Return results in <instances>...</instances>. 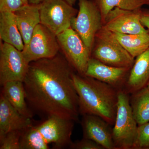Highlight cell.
Instances as JSON below:
<instances>
[{
	"mask_svg": "<svg viewBox=\"0 0 149 149\" xmlns=\"http://www.w3.org/2000/svg\"><path fill=\"white\" fill-rule=\"evenodd\" d=\"M24 5L22 0H0V12H14Z\"/></svg>",
	"mask_w": 149,
	"mask_h": 149,
	"instance_id": "obj_26",
	"label": "cell"
},
{
	"mask_svg": "<svg viewBox=\"0 0 149 149\" xmlns=\"http://www.w3.org/2000/svg\"><path fill=\"white\" fill-rule=\"evenodd\" d=\"M60 49L78 74L85 75L92 52L71 27L57 35Z\"/></svg>",
	"mask_w": 149,
	"mask_h": 149,
	"instance_id": "obj_7",
	"label": "cell"
},
{
	"mask_svg": "<svg viewBox=\"0 0 149 149\" xmlns=\"http://www.w3.org/2000/svg\"><path fill=\"white\" fill-rule=\"evenodd\" d=\"M33 125L32 118L22 115L1 93L0 97V139L14 131H23Z\"/></svg>",
	"mask_w": 149,
	"mask_h": 149,
	"instance_id": "obj_14",
	"label": "cell"
},
{
	"mask_svg": "<svg viewBox=\"0 0 149 149\" xmlns=\"http://www.w3.org/2000/svg\"><path fill=\"white\" fill-rule=\"evenodd\" d=\"M132 149H149V123L138 125Z\"/></svg>",
	"mask_w": 149,
	"mask_h": 149,
	"instance_id": "obj_23",
	"label": "cell"
},
{
	"mask_svg": "<svg viewBox=\"0 0 149 149\" xmlns=\"http://www.w3.org/2000/svg\"><path fill=\"white\" fill-rule=\"evenodd\" d=\"M142 8L128 10L116 7L108 13L102 27L112 32L124 34L149 33L141 21Z\"/></svg>",
	"mask_w": 149,
	"mask_h": 149,
	"instance_id": "obj_10",
	"label": "cell"
},
{
	"mask_svg": "<svg viewBox=\"0 0 149 149\" xmlns=\"http://www.w3.org/2000/svg\"><path fill=\"white\" fill-rule=\"evenodd\" d=\"M23 131H12L1 138L0 149H20V137Z\"/></svg>",
	"mask_w": 149,
	"mask_h": 149,
	"instance_id": "obj_24",
	"label": "cell"
},
{
	"mask_svg": "<svg viewBox=\"0 0 149 149\" xmlns=\"http://www.w3.org/2000/svg\"><path fill=\"white\" fill-rule=\"evenodd\" d=\"M101 14L103 22L108 13L114 8L128 10L142 8L144 5H149L148 0H94Z\"/></svg>",
	"mask_w": 149,
	"mask_h": 149,
	"instance_id": "obj_21",
	"label": "cell"
},
{
	"mask_svg": "<svg viewBox=\"0 0 149 149\" xmlns=\"http://www.w3.org/2000/svg\"><path fill=\"white\" fill-rule=\"evenodd\" d=\"M141 21L144 27H147L149 33V10L142 8Z\"/></svg>",
	"mask_w": 149,
	"mask_h": 149,
	"instance_id": "obj_27",
	"label": "cell"
},
{
	"mask_svg": "<svg viewBox=\"0 0 149 149\" xmlns=\"http://www.w3.org/2000/svg\"><path fill=\"white\" fill-rule=\"evenodd\" d=\"M44 0H28L29 4H30L39 5Z\"/></svg>",
	"mask_w": 149,
	"mask_h": 149,
	"instance_id": "obj_28",
	"label": "cell"
},
{
	"mask_svg": "<svg viewBox=\"0 0 149 149\" xmlns=\"http://www.w3.org/2000/svg\"><path fill=\"white\" fill-rule=\"evenodd\" d=\"M60 49L57 36L40 23L35 27L30 41L24 45L22 52L29 63L41 59L55 56Z\"/></svg>",
	"mask_w": 149,
	"mask_h": 149,
	"instance_id": "obj_8",
	"label": "cell"
},
{
	"mask_svg": "<svg viewBox=\"0 0 149 149\" xmlns=\"http://www.w3.org/2000/svg\"><path fill=\"white\" fill-rule=\"evenodd\" d=\"M22 1L23 2V3L24 4V5H27L29 4L28 0H22Z\"/></svg>",
	"mask_w": 149,
	"mask_h": 149,
	"instance_id": "obj_30",
	"label": "cell"
},
{
	"mask_svg": "<svg viewBox=\"0 0 149 149\" xmlns=\"http://www.w3.org/2000/svg\"><path fill=\"white\" fill-rule=\"evenodd\" d=\"M81 125L83 138L91 139L104 149H116L111 125L101 118L93 115H83Z\"/></svg>",
	"mask_w": 149,
	"mask_h": 149,
	"instance_id": "obj_13",
	"label": "cell"
},
{
	"mask_svg": "<svg viewBox=\"0 0 149 149\" xmlns=\"http://www.w3.org/2000/svg\"><path fill=\"white\" fill-rule=\"evenodd\" d=\"M39 6L40 23L56 36L71 27L77 11L65 0H44Z\"/></svg>",
	"mask_w": 149,
	"mask_h": 149,
	"instance_id": "obj_6",
	"label": "cell"
},
{
	"mask_svg": "<svg viewBox=\"0 0 149 149\" xmlns=\"http://www.w3.org/2000/svg\"><path fill=\"white\" fill-rule=\"evenodd\" d=\"M20 149H48L47 144L36 125L29 126L22 131L20 140Z\"/></svg>",
	"mask_w": 149,
	"mask_h": 149,
	"instance_id": "obj_22",
	"label": "cell"
},
{
	"mask_svg": "<svg viewBox=\"0 0 149 149\" xmlns=\"http://www.w3.org/2000/svg\"><path fill=\"white\" fill-rule=\"evenodd\" d=\"M138 128L130 105L129 94L124 89L119 90L116 117L112 128L115 149H132Z\"/></svg>",
	"mask_w": 149,
	"mask_h": 149,
	"instance_id": "obj_4",
	"label": "cell"
},
{
	"mask_svg": "<svg viewBox=\"0 0 149 149\" xmlns=\"http://www.w3.org/2000/svg\"><path fill=\"white\" fill-rule=\"evenodd\" d=\"M72 79L79 98L80 114L97 116L114 125L119 90L78 73H73Z\"/></svg>",
	"mask_w": 149,
	"mask_h": 149,
	"instance_id": "obj_2",
	"label": "cell"
},
{
	"mask_svg": "<svg viewBox=\"0 0 149 149\" xmlns=\"http://www.w3.org/2000/svg\"><path fill=\"white\" fill-rule=\"evenodd\" d=\"M130 95V107L138 125L149 122V88L146 86Z\"/></svg>",
	"mask_w": 149,
	"mask_h": 149,
	"instance_id": "obj_19",
	"label": "cell"
},
{
	"mask_svg": "<svg viewBox=\"0 0 149 149\" xmlns=\"http://www.w3.org/2000/svg\"><path fill=\"white\" fill-rule=\"evenodd\" d=\"M148 1H149V0H148Z\"/></svg>",
	"mask_w": 149,
	"mask_h": 149,
	"instance_id": "obj_32",
	"label": "cell"
},
{
	"mask_svg": "<svg viewBox=\"0 0 149 149\" xmlns=\"http://www.w3.org/2000/svg\"><path fill=\"white\" fill-rule=\"evenodd\" d=\"M124 90L129 95L147 86L149 80V47L136 58Z\"/></svg>",
	"mask_w": 149,
	"mask_h": 149,
	"instance_id": "obj_15",
	"label": "cell"
},
{
	"mask_svg": "<svg viewBox=\"0 0 149 149\" xmlns=\"http://www.w3.org/2000/svg\"><path fill=\"white\" fill-rule=\"evenodd\" d=\"M77 16L72 18L71 27L92 52L97 33L103 26L101 14L94 0H78Z\"/></svg>",
	"mask_w": 149,
	"mask_h": 149,
	"instance_id": "obj_5",
	"label": "cell"
},
{
	"mask_svg": "<svg viewBox=\"0 0 149 149\" xmlns=\"http://www.w3.org/2000/svg\"><path fill=\"white\" fill-rule=\"evenodd\" d=\"M91 57L110 66L130 69L135 60L120 45L113 32L103 27L95 37Z\"/></svg>",
	"mask_w": 149,
	"mask_h": 149,
	"instance_id": "obj_3",
	"label": "cell"
},
{
	"mask_svg": "<svg viewBox=\"0 0 149 149\" xmlns=\"http://www.w3.org/2000/svg\"><path fill=\"white\" fill-rule=\"evenodd\" d=\"M13 13L25 45L30 41L35 27L40 23L39 5H24Z\"/></svg>",
	"mask_w": 149,
	"mask_h": 149,
	"instance_id": "obj_16",
	"label": "cell"
},
{
	"mask_svg": "<svg viewBox=\"0 0 149 149\" xmlns=\"http://www.w3.org/2000/svg\"><path fill=\"white\" fill-rule=\"evenodd\" d=\"M29 63L22 51L3 42L0 48V84L2 86L9 81L23 82Z\"/></svg>",
	"mask_w": 149,
	"mask_h": 149,
	"instance_id": "obj_9",
	"label": "cell"
},
{
	"mask_svg": "<svg viewBox=\"0 0 149 149\" xmlns=\"http://www.w3.org/2000/svg\"><path fill=\"white\" fill-rule=\"evenodd\" d=\"M74 121L56 116L49 117L40 125H36L38 131L48 145L54 149L69 148Z\"/></svg>",
	"mask_w": 149,
	"mask_h": 149,
	"instance_id": "obj_11",
	"label": "cell"
},
{
	"mask_svg": "<svg viewBox=\"0 0 149 149\" xmlns=\"http://www.w3.org/2000/svg\"><path fill=\"white\" fill-rule=\"evenodd\" d=\"M113 33L120 45L134 58L149 47V33L139 34Z\"/></svg>",
	"mask_w": 149,
	"mask_h": 149,
	"instance_id": "obj_20",
	"label": "cell"
},
{
	"mask_svg": "<svg viewBox=\"0 0 149 149\" xmlns=\"http://www.w3.org/2000/svg\"><path fill=\"white\" fill-rule=\"evenodd\" d=\"M74 68L59 53L29 63L23 81L32 111L47 117L79 120V98L72 79Z\"/></svg>",
	"mask_w": 149,
	"mask_h": 149,
	"instance_id": "obj_1",
	"label": "cell"
},
{
	"mask_svg": "<svg viewBox=\"0 0 149 149\" xmlns=\"http://www.w3.org/2000/svg\"><path fill=\"white\" fill-rule=\"evenodd\" d=\"M0 38L19 50L22 51L24 49V42L13 12H0Z\"/></svg>",
	"mask_w": 149,
	"mask_h": 149,
	"instance_id": "obj_18",
	"label": "cell"
},
{
	"mask_svg": "<svg viewBox=\"0 0 149 149\" xmlns=\"http://www.w3.org/2000/svg\"><path fill=\"white\" fill-rule=\"evenodd\" d=\"M147 87L149 89V80L148 82V84H147Z\"/></svg>",
	"mask_w": 149,
	"mask_h": 149,
	"instance_id": "obj_31",
	"label": "cell"
},
{
	"mask_svg": "<svg viewBox=\"0 0 149 149\" xmlns=\"http://www.w3.org/2000/svg\"><path fill=\"white\" fill-rule=\"evenodd\" d=\"M2 87V94L11 104L22 115L32 118L33 113L27 104L23 82L9 81Z\"/></svg>",
	"mask_w": 149,
	"mask_h": 149,
	"instance_id": "obj_17",
	"label": "cell"
},
{
	"mask_svg": "<svg viewBox=\"0 0 149 149\" xmlns=\"http://www.w3.org/2000/svg\"><path fill=\"white\" fill-rule=\"evenodd\" d=\"M70 5L73 6L75 4L77 0H65Z\"/></svg>",
	"mask_w": 149,
	"mask_h": 149,
	"instance_id": "obj_29",
	"label": "cell"
},
{
	"mask_svg": "<svg viewBox=\"0 0 149 149\" xmlns=\"http://www.w3.org/2000/svg\"><path fill=\"white\" fill-rule=\"evenodd\" d=\"M130 68L107 65L91 57L85 75L104 82L118 90L123 89Z\"/></svg>",
	"mask_w": 149,
	"mask_h": 149,
	"instance_id": "obj_12",
	"label": "cell"
},
{
	"mask_svg": "<svg viewBox=\"0 0 149 149\" xmlns=\"http://www.w3.org/2000/svg\"><path fill=\"white\" fill-rule=\"evenodd\" d=\"M71 149H104L103 147L91 139L83 138L80 141L72 142L69 147Z\"/></svg>",
	"mask_w": 149,
	"mask_h": 149,
	"instance_id": "obj_25",
	"label": "cell"
}]
</instances>
